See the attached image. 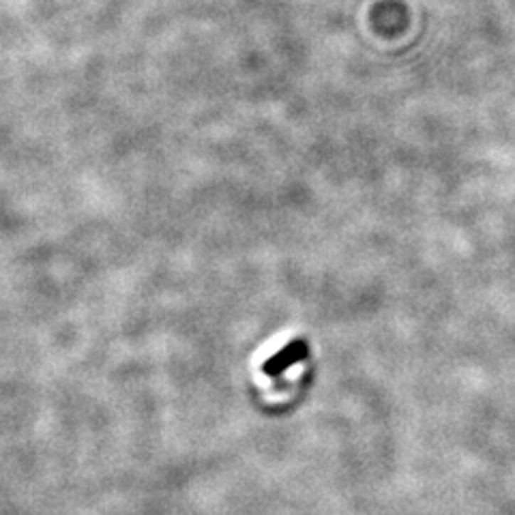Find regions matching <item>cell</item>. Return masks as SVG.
<instances>
[{"label":"cell","mask_w":515,"mask_h":515,"mask_svg":"<svg viewBox=\"0 0 515 515\" xmlns=\"http://www.w3.org/2000/svg\"><path fill=\"white\" fill-rule=\"evenodd\" d=\"M301 352H303V346L301 344H292V346H288L280 356H275L273 359V363H271V367H269V371L271 373H275V371H282L284 367H288L290 363H294L299 356H301Z\"/></svg>","instance_id":"6da1fadb"}]
</instances>
